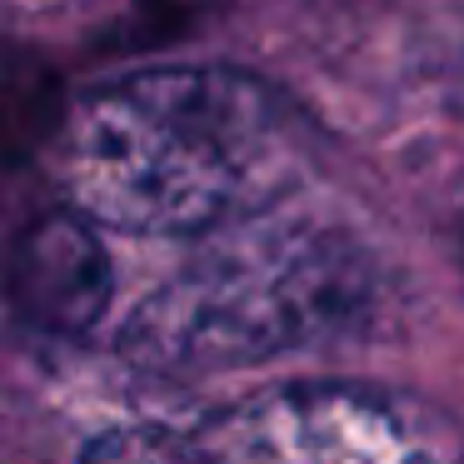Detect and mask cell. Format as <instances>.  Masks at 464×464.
Wrapping results in <instances>:
<instances>
[{
  "mask_svg": "<svg viewBox=\"0 0 464 464\" xmlns=\"http://www.w3.org/2000/svg\"><path fill=\"white\" fill-rule=\"evenodd\" d=\"M195 434L215 464H464L450 410L360 380L275 384L205 414Z\"/></svg>",
  "mask_w": 464,
  "mask_h": 464,
  "instance_id": "obj_3",
  "label": "cell"
},
{
  "mask_svg": "<svg viewBox=\"0 0 464 464\" xmlns=\"http://www.w3.org/2000/svg\"><path fill=\"white\" fill-rule=\"evenodd\" d=\"M65 205L130 235L260 220L310 170L304 121L230 65H150L71 105L55 150Z\"/></svg>",
  "mask_w": 464,
  "mask_h": 464,
  "instance_id": "obj_1",
  "label": "cell"
},
{
  "mask_svg": "<svg viewBox=\"0 0 464 464\" xmlns=\"http://www.w3.org/2000/svg\"><path fill=\"white\" fill-rule=\"evenodd\" d=\"M11 304L31 330L81 340L101 324L115 295V270L91 215L75 205L45 210L11 245Z\"/></svg>",
  "mask_w": 464,
  "mask_h": 464,
  "instance_id": "obj_4",
  "label": "cell"
},
{
  "mask_svg": "<svg viewBox=\"0 0 464 464\" xmlns=\"http://www.w3.org/2000/svg\"><path fill=\"white\" fill-rule=\"evenodd\" d=\"M81 464H215L195 430H160V424H121L95 434L81 450Z\"/></svg>",
  "mask_w": 464,
  "mask_h": 464,
  "instance_id": "obj_5",
  "label": "cell"
},
{
  "mask_svg": "<svg viewBox=\"0 0 464 464\" xmlns=\"http://www.w3.org/2000/svg\"><path fill=\"white\" fill-rule=\"evenodd\" d=\"M370 300V255L350 235L235 225L135 304L121 354L150 374L245 370L360 324Z\"/></svg>",
  "mask_w": 464,
  "mask_h": 464,
  "instance_id": "obj_2",
  "label": "cell"
},
{
  "mask_svg": "<svg viewBox=\"0 0 464 464\" xmlns=\"http://www.w3.org/2000/svg\"><path fill=\"white\" fill-rule=\"evenodd\" d=\"M454 255H459V275H464V220H459V235H454Z\"/></svg>",
  "mask_w": 464,
  "mask_h": 464,
  "instance_id": "obj_6",
  "label": "cell"
}]
</instances>
